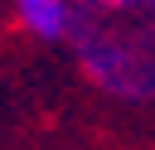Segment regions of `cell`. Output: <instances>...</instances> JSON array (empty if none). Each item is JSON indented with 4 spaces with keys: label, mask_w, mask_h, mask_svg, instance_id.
Listing matches in <instances>:
<instances>
[{
    "label": "cell",
    "mask_w": 155,
    "mask_h": 150,
    "mask_svg": "<svg viewBox=\"0 0 155 150\" xmlns=\"http://www.w3.org/2000/svg\"><path fill=\"white\" fill-rule=\"evenodd\" d=\"M15 15L34 39H63L73 19V0H15Z\"/></svg>",
    "instance_id": "obj_2"
},
{
    "label": "cell",
    "mask_w": 155,
    "mask_h": 150,
    "mask_svg": "<svg viewBox=\"0 0 155 150\" xmlns=\"http://www.w3.org/2000/svg\"><path fill=\"white\" fill-rule=\"evenodd\" d=\"M63 39L107 97L155 106V0H78Z\"/></svg>",
    "instance_id": "obj_1"
}]
</instances>
